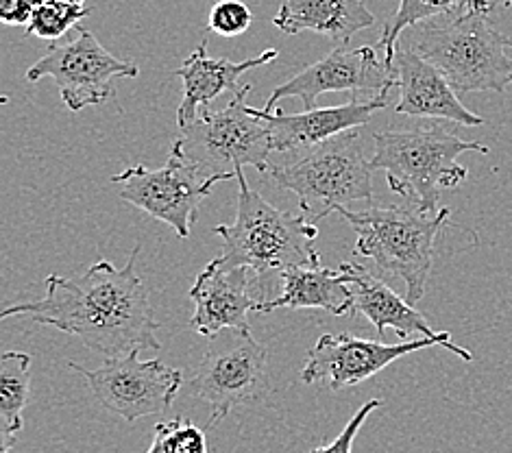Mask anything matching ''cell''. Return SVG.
Masks as SVG:
<instances>
[{"label": "cell", "mask_w": 512, "mask_h": 453, "mask_svg": "<svg viewBox=\"0 0 512 453\" xmlns=\"http://www.w3.org/2000/svg\"><path fill=\"white\" fill-rule=\"evenodd\" d=\"M138 253L140 244L123 268L99 260L79 277L48 275L40 301L11 305L0 316H29L35 323L79 336L107 358L162 349L155 336L160 323L153 316L144 281L136 275Z\"/></svg>", "instance_id": "cell-1"}, {"label": "cell", "mask_w": 512, "mask_h": 453, "mask_svg": "<svg viewBox=\"0 0 512 453\" xmlns=\"http://www.w3.org/2000/svg\"><path fill=\"white\" fill-rule=\"evenodd\" d=\"M238 214L231 225H216L214 234L223 238V260L231 266H247L258 275L264 301L271 297V275H282L295 266L321 264L314 240L319 227L299 214L277 210L260 192H255L238 173Z\"/></svg>", "instance_id": "cell-2"}, {"label": "cell", "mask_w": 512, "mask_h": 453, "mask_svg": "<svg viewBox=\"0 0 512 453\" xmlns=\"http://www.w3.org/2000/svg\"><path fill=\"white\" fill-rule=\"evenodd\" d=\"M489 14L469 9L414 24L410 51L441 70L456 92H504L512 85V38L493 27Z\"/></svg>", "instance_id": "cell-3"}, {"label": "cell", "mask_w": 512, "mask_h": 453, "mask_svg": "<svg viewBox=\"0 0 512 453\" xmlns=\"http://www.w3.org/2000/svg\"><path fill=\"white\" fill-rule=\"evenodd\" d=\"M371 164L384 170L388 188L401 194L421 212H438L443 190H456L465 183L469 170L458 162L467 151L489 155V146L458 138L441 125L386 129L373 136Z\"/></svg>", "instance_id": "cell-4"}, {"label": "cell", "mask_w": 512, "mask_h": 453, "mask_svg": "<svg viewBox=\"0 0 512 453\" xmlns=\"http://www.w3.org/2000/svg\"><path fill=\"white\" fill-rule=\"evenodd\" d=\"M338 214L356 229L358 257L373 260L380 271L404 279L406 299L414 305L425 297L434 264L436 238L449 220L451 210L428 214L417 205H369L362 212L340 207Z\"/></svg>", "instance_id": "cell-5"}, {"label": "cell", "mask_w": 512, "mask_h": 453, "mask_svg": "<svg viewBox=\"0 0 512 453\" xmlns=\"http://www.w3.org/2000/svg\"><path fill=\"white\" fill-rule=\"evenodd\" d=\"M299 159L286 166H271L266 177L297 197L299 210L312 225L353 201H373L371 157L364 153L360 129L299 151Z\"/></svg>", "instance_id": "cell-6"}, {"label": "cell", "mask_w": 512, "mask_h": 453, "mask_svg": "<svg viewBox=\"0 0 512 453\" xmlns=\"http://www.w3.org/2000/svg\"><path fill=\"white\" fill-rule=\"evenodd\" d=\"M253 85H242L231 103L221 112L203 107L190 127L181 129L179 144L186 157L205 177L236 179L240 170L251 166L266 175L268 155L273 153L271 133L264 122L251 114L247 105Z\"/></svg>", "instance_id": "cell-7"}, {"label": "cell", "mask_w": 512, "mask_h": 453, "mask_svg": "<svg viewBox=\"0 0 512 453\" xmlns=\"http://www.w3.org/2000/svg\"><path fill=\"white\" fill-rule=\"evenodd\" d=\"M212 340L190 379V393L212 406V425H218L238 406L266 399L273 384L266 347L251 332L229 329Z\"/></svg>", "instance_id": "cell-8"}, {"label": "cell", "mask_w": 512, "mask_h": 453, "mask_svg": "<svg viewBox=\"0 0 512 453\" xmlns=\"http://www.w3.org/2000/svg\"><path fill=\"white\" fill-rule=\"evenodd\" d=\"M221 181L227 179L205 177L186 157L179 140L170 146L168 162L162 168L149 170L140 164L112 177V183L120 188V199L162 220L179 238L190 236L201 203Z\"/></svg>", "instance_id": "cell-9"}, {"label": "cell", "mask_w": 512, "mask_h": 453, "mask_svg": "<svg viewBox=\"0 0 512 453\" xmlns=\"http://www.w3.org/2000/svg\"><path fill=\"white\" fill-rule=\"evenodd\" d=\"M140 68L131 61L114 57L96 40V35L79 27L77 40L57 44L27 70V81L51 77L70 112L103 105L116 96L114 79H136Z\"/></svg>", "instance_id": "cell-10"}, {"label": "cell", "mask_w": 512, "mask_h": 453, "mask_svg": "<svg viewBox=\"0 0 512 453\" xmlns=\"http://www.w3.org/2000/svg\"><path fill=\"white\" fill-rule=\"evenodd\" d=\"M443 347L465 362H471V351L451 342L449 332H438L436 336H417L412 340H401L397 345L364 340L351 334H323L308 351L306 366L301 371L303 384H323L329 390H343L367 382L373 375L384 371L395 360L408 353Z\"/></svg>", "instance_id": "cell-11"}, {"label": "cell", "mask_w": 512, "mask_h": 453, "mask_svg": "<svg viewBox=\"0 0 512 453\" xmlns=\"http://www.w3.org/2000/svg\"><path fill=\"white\" fill-rule=\"evenodd\" d=\"M92 388L96 401L120 419L133 423L144 416L164 414L184 384V373L160 360H140V351L107 358L99 369L70 362Z\"/></svg>", "instance_id": "cell-12"}, {"label": "cell", "mask_w": 512, "mask_h": 453, "mask_svg": "<svg viewBox=\"0 0 512 453\" xmlns=\"http://www.w3.org/2000/svg\"><path fill=\"white\" fill-rule=\"evenodd\" d=\"M397 85V70L380 57L377 46H336L316 64L303 68L290 81L277 85L262 109L275 112L282 99H301L303 107L314 109L316 99L327 92H347L351 99L377 96Z\"/></svg>", "instance_id": "cell-13"}, {"label": "cell", "mask_w": 512, "mask_h": 453, "mask_svg": "<svg viewBox=\"0 0 512 453\" xmlns=\"http://www.w3.org/2000/svg\"><path fill=\"white\" fill-rule=\"evenodd\" d=\"M260 281L251 268L231 266L221 255L207 264L190 288L194 314L190 325L201 336L214 338L229 329L251 332L247 316L264 303Z\"/></svg>", "instance_id": "cell-14"}, {"label": "cell", "mask_w": 512, "mask_h": 453, "mask_svg": "<svg viewBox=\"0 0 512 453\" xmlns=\"http://www.w3.org/2000/svg\"><path fill=\"white\" fill-rule=\"evenodd\" d=\"M388 101L390 92H384L373 99H351L347 105L314 107L301 114H284L282 109L266 112V109L255 107H251V114L258 116L271 133L273 151L288 153L312 149L340 133L364 127L375 112L386 109Z\"/></svg>", "instance_id": "cell-15"}, {"label": "cell", "mask_w": 512, "mask_h": 453, "mask_svg": "<svg viewBox=\"0 0 512 453\" xmlns=\"http://www.w3.org/2000/svg\"><path fill=\"white\" fill-rule=\"evenodd\" d=\"M399 103L397 114L414 118H441L465 127H480L484 118L460 103L447 77L428 59L404 48L395 57Z\"/></svg>", "instance_id": "cell-16"}, {"label": "cell", "mask_w": 512, "mask_h": 453, "mask_svg": "<svg viewBox=\"0 0 512 453\" xmlns=\"http://www.w3.org/2000/svg\"><path fill=\"white\" fill-rule=\"evenodd\" d=\"M277 55V48H266L258 57L231 61L223 57H210L207 55L205 42H201L184 64L175 70V77L184 81V99H181V105L177 109V125L181 129L190 127L199 118V107H207L221 94H238L242 90L238 79L253 68L271 64V61L277 59Z\"/></svg>", "instance_id": "cell-17"}, {"label": "cell", "mask_w": 512, "mask_h": 453, "mask_svg": "<svg viewBox=\"0 0 512 453\" xmlns=\"http://www.w3.org/2000/svg\"><path fill=\"white\" fill-rule=\"evenodd\" d=\"M345 268L347 284L353 292L351 316L362 314L373 323L377 334H386V329H395L399 340H412V336H436L419 310L408 299H401L395 290H390L384 281L371 275L367 268L353 262L340 264Z\"/></svg>", "instance_id": "cell-18"}, {"label": "cell", "mask_w": 512, "mask_h": 453, "mask_svg": "<svg viewBox=\"0 0 512 453\" xmlns=\"http://www.w3.org/2000/svg\"><path fill=\"white\" fill-rule=\"evenodd\" d=\"M273 24L286 35L314 31L336 46H349L358 31L373 27L375 16L362 0H284Z\"/></svg>", "instance_id": "cell-19"}, {"label": "cell", "mask_w": 512, "mask_h": 453, "mask_svg": "<svg viewBox=\"0 0 512 453\" xmlns=\"http://www.w3.org/2000/svg\"><path fill=\"white\" fill-rule=\"evenodd\" d=\"M279 277L284 281L282 295L255 305V314H271L279 308H316L334 316H351L353 292L347 284L343 266H295L288 268Z\"/></svg>", "instance_id": "cell-20"}, {"label": "cell", "mask_w": 512, "mask_h": 453, "mask_svg": "<svg viewBox=\"0 0 512 453\" xmlns=\"http://www.w3.org/2000/svg\"><path fill=\"white\" fill-rule=\"evenodd\" d=\"M31 355L22 351H5L0 355V453H11L22 432V414L29 403L31 390Z\"/></svg>", "instance_id": "cell-21"}, {"label": "cell", "mask_w": 512, "mask_h": 453, "mask_svg": "<svg viewBox=\"0 0 512 453\" xmlns=\"http://www.w3.org/2000/svg\"><path fill=\"white\" fill-rule=\"evenodd\" d=\"M493 7L495 0H399V9L384 22L380 40H377L375 46L384 53L386 64L395 68V57L399 51L397 44L401 33L414 27V24L441 16L462 14V11L469 9L491 11Z\"/></svg>", "instance_id": "cell-22"}, {"label": "cell", "mask_w": 512, "mask_h": 453, "mask_svg": "<svg viewBox=\"0 0 512 453\" xmlns=\"http://www.w3.org/2000/svg\"><path fill=\"white\" fill-rule=\"evenodd\" d=\"M90 14L92 9L83 5H70L62 0H38V7H35V14L24 33L42 40H57Z\"/></svg>", "instance_id": "cell-23"}, {"label": "cell", "mask_w": 512, "mask_h": 453, "mask_svg": "<svg viewBox=\"0 0 512 453\" xmlns=\"http://www.w3.org/2000/svg\"><path fill=\"white\" fill-rule=\"evenodd\" d=\"M146 453H210V449L205 432L192 425L186 416H177L173 421L155 425L153 443Z\"/></svg>", "instance_id": "cell-24"}, {"label": "cell", "mask_w": 512, "mask_h": 453, "mask_svg": "<svg viewBox=\"0 0 512 453\" xmlns=\"http://www.w3.org/2000/svg\"><path fill=\"white\" fill-rule=\"evenodd\" d=\"M251 22V9L242 0H218L210 11L207 29L221 35V38H236L251 27Z\"/></svg>", "instance_id": "cell-25"}, {"label": "cell", "mask_w": 512, "mask_h": 453, "mask_svg": "<svg viewBox=\"0 0 512 453\" xmlns=\"http://www.w3.org/2000/svg\"><path fill=\"white\" fill-rule=\"evenodd\" d=\"M380 406H382L380 399H371V401L364 403V406L351 416L349 423L345 425V430L340 432L332 440V443L321 445V447H314V449H310V453H351L353 451V440H356L358 432L362 430V425L367 423V419L375 410H380Z\"/></svg>", "instance_id": "cell-26"}, {"label": "cell", "mask_w": 512, "mask_h": 453, "mask_svg": "<svg viewBox=\"0 0 512 453\" xmlns=\"http://www.w3.org/2000/svg\"><path fill=\"white\" fill-rule=\"evenodd\" d=\"M38 0H0V20L9 27H29Z\"/></svg>", "instance_id": "cell-27"}, {"label": "cell", "mask_w": 512, "mask_h": 453, "mask_svg": "<svg viewBox=\"0 0 512 453\" xmlns=\"http://www.w3.org/2000/svg\"><path fill=\"white\" fill-rule=\"evenodd\" d=\"M62 3H70V5H83L85 0H62Z\"/></svg>", "instance_id": "cell-28"}, {"label": "cell", "mask_w": 512, "mask_h": 453, "mask_svg": "<svg viewBox=\"0 0 512 453\" xmlns=\"http://www.w3.org/2000/svg\"><path fill=\"white\" fill-rule=\"evenodd\" d=\"M502 3H504V5H512V0H502Z\"/></svg>", "instance_id": "cell-29"}]
</instances>
